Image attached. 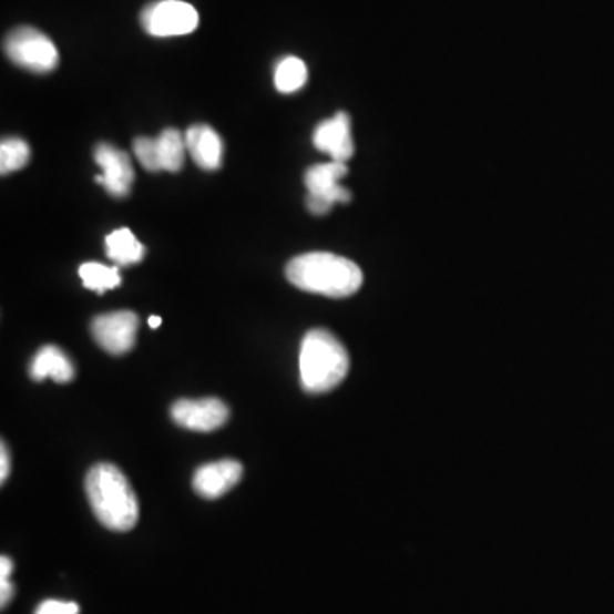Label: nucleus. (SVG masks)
<instances>
[{"label":"nucleus","mask_w":614,"mask_h":614,"mask_svg":"<svg viewBox=\"0 0 614 614\" xmlns=\"http://www.w3.org/2000/svg\"><path fill=\"white\" fill-rule=\"evenodd\" d=\"M85 493L98 521L112 531H130L139 521V502L115 464L100 463L85 478Z\"/></svg>","instance_id":"nucleus-2"},{"label":"nucleus","mask_w":614,"mask_h":614,"mask_svg":"<svg viewBox=\"0 0 614 614\" xmlns=\"http://www.w3.org/2000/svg\"><path fill=\"white\" fill-rule=\"evenodd\" d=\"M186 149L196 166L214 171L223 163V141L217 132L207 125H195L186 132Z\"/></svg>","instance_id":"nucleus-12"},{"label":"nucleus","mask_w":614,"mask_h":614,"mask_svg":"<svg viewBox=\"0 0 614 614\" xmlns=\"http://www.w3.org/2000/svg\"><path fill=\"white\" fill-rule=\"evenodd\" d=\"M104 243H106L108 258L115 262L120 267H129V265H135V263L144 259V245H142L141 241L134 236V233L126 229V227L108 234Z\"/></svg>","instance_id":"nucleus-14"},{"label":"nucleus","mask_w":614,"mask_h":614,"mask_svg":"<svg viewBox=\"0 0 614 614\" xmlns=\"http://www.w3.org/2000/svg\"><path fill=\"white\" fill-rule=\"evenodd\" d=\"M9 470H11V459H9L8 448L2 444V451H0V481L2 483L8 480Z\"/></svg>","instance_id":"nucleus-21"},{"label":"nucleus","mask_w":614,"mask_h":614,"mask_svg":"<svg viewBox=\"0 0 614 614\" xmlns=\"http://www.w3.org/2000/svg\"><path fill=\"white\" fill-rule=\"evenodd\" d=\"M94 161L103 170V174L98 176L96 182L113 196L129 195L135 178L129 154L113 145L101 144L94 151Z\"/></svg>","instance_id":"nucleus-9"},{"label":"nucleus","mask_w":614,"mask_h":614,"mask_svg":"<svg viewBox=\"0 0 614 614\" xmlns=\"http://www.w3.org/2000/svg\"><path fill=\"white\" fill-rule=\"evenodd\" d=\"M4 47L16 65L31 72H50L59 63V52L53 41L34 28H16L6 38Z\"/></svg>","instance_id":"nucleus-4"},{"label":"nucleus","mask_w":614,"mask_h":614,"mask_svg":"<svg viewBox=\"0 0 614 614\" xmlns=\"http://www.w3.org/2000/svg\"><path fill=\"white\" fill-rule=\"evenodd\" d=\"M149 326H151L152 330H156V328H160L161 326V318H157V316H151V318H149Z\"/></svg>","instance_id":"nucleus-24"},{"label":"nucleus","mask_w":614,"mask_h":614,"mask_svg":"<svg viewBox=\"0 0 614 614\" xmlns=\"http://www.w3.org/2000/svg\"><path fill=\"white\" fill-rule=\"evenodd\" d=\"M139 316L132 311L106 313L91 323V334L101 348L112 356H123L137 340Z\"/></svg>","instance_id":"nucleus-7"},{"label":"nucleus","mask_w":614,"mask_h":614,"mask_svg":"<svg viewBox=\"0 0 614 614\" xmlns=\"http://www.w3.org/2000/svg\"><path fill=\"white\" fill-rule=\"evenodd\" d=\"M30 161V147L21 139H6L0 145V173L9 174L21 170Z\"/></svg>","instance_id":"nucleus-18"},{"label":"nucleus","mask_w":614,"mask_h":614,"mask_svg":"<svg viewBox=\"0 0 614 614\" xmlns=\"http://www.w3.org/2000/svg\"><path fill=\"white\" fill-rule=\"evenodd\" d=\"M79 606L71 601L49 600L38 606L34 614H79Z\"/></svg>","instance_id":"nucleus-20"},{"label":"nucleus","mask_w":614,"mask_h":614,"mask_svg":"<svg viewBox=\"0 0 614 614\" xmlns=\"http://www.w3.org/2000/svg\"><path fill=\"white\" fill-rule=\"evenodd\" d=\"M74 376L75 370L71 359L52 345L41 348L31 362V378L34 381L52 378L57 382H71Z\"/></svg>","instance_id":"nucleus-13"},{"label":"nucleus","mask_w":614,"mask_h":614,"mask_svg":"<svg viewBox=\"0 0 614 614\" xmlns=\"http://www.w3.org/2000/svg\"><path fill=\"white\" fill-rule=\"evenodd\" d=\"M135 157L139 163L151 171V173H157L161 171L160 154H157L156 139L139 137L134 142Z\"/></svg>","instance_id":"nucleus-19"},{"label":"nucleus","mask_w":614,"mask_h":614,"mask_svg":"<svg viewBox=\"0 0 614 614\" xmlns=\"http://www.w3.org/2000/svg\"><path fill=\"white\" fill-rule=\"evenodd\" d=\"M306 81L307 68L303 60L297 57H287L278 63L277 71H275V88L280 93H296L306 84Z\"/></svg>","instance_id":"nucleus-17"},{"label":"nucleus","mask_w":614,"mask_h":614,"mask_svg":"<svg viewBox=\"0 0 614 614\" xmlns=\"http://www.w3.org/2000/svg\"><path fill=\"white\" fill-rule=\"evenodd\" d=\"M198 21L196 9L183 0H161L142 12V27L157 38L190 34L196 30Z\"/></svg>","instance_id":"nucleus-6"},{"label":"nucleus","mask_w":614,"mask_h":614,"mask_svg":"<svg viewBox=\"0 0 614 614\" xmlns=\"http://www.w3.org/2000/svg\"><path fill=\"white\" fill-rule=\"evenodd\" d=\"M157 154H160L161 171L182 170L185 163L186 139L178 130L167 129L156 139Z\"/></svg>","instance_id":"nucleus-15"},{"label":"nucleus","mask_w":614,"mask_h":614,"mask_svg":"<svg viewBox=\"0 0 614 614\" xmlns=\"http://www.w3.org/2000/svg\"><path fill=\"white\" fill-rule=\"evenodd\" d=\"M171 417L174 422L185 429L195 430V432H212L227 422L229 408L218 398L182 400L173 405Z\"/></svg>","instance_id":"nucleus-8"},{"label":"nucleus","mask_w":614,"mask_h":614,"mask_svg":"<svg viewBox=\"0 0 614 614\" xmlns=\"http://www.w3.org/2000/svg\"><path fill=\"white\" fill-rule=\"evenodd\" d=\"M12 592H14V587H12L11 582H9V579H0V594H2V607H6V604L11 601Z\"/></svg>","instance_id":"nucleus-22"},{"label":"nucleus","mask_w":614,"mask_h":614,"mask_svg":"<svg viewBox=\"0 0 614 614\" xmlns=\"http://www.w3.org/2000/svg\"><path fill=\"white\" fill-rule=\"evenodd\" d=\"M313 144L318 151L326 152L331 161L347 163L356 151L350 116L347 113H337L330 120L319 123L313 135Z\"/></svg>","instance_id":"nucleus-10"},{"label":"nucleus","mask_w":614,"mask_h":614,"mask_svg":"<svg viewBox=\"0 0 614 614\" xmlns=\"http://www.w3.org/2000/svg\"><path fill=\"white\" fill-rule=\"evenodd\" d=\"M348 173L347 163L316 164L306 173L307 208L316 215H325L335 204H347L352 198L350 192L340 185V180Z\"/></svg>","instance_id":"nucleus-5"},{"label":"nucleus","mask_w":614,"mask_h":614,"mask_svg":"<svg viewBox=\"0 0 614 614\" xmlns=\"http://www.w3.org/2000/svg\"><path fill=\"white\" fill-rule=\"evenodd\" d=\"M12 574V562L8 556H2L0 560V579H9Z\"/></svg>","instance_id":"nucleus-23"},{"label":"nucleus","mask_w":614,"mask_h":614,"mask_svg":"<svg viewBox=\"0 0 614 614\" xmlns=\"http://www.w3.org/2000/svg\"><path fill=\"white\" fill-rule=\"evenodd\" d=\"M300 381L313 395L337 388L350 369L347 348L340 340L323 328L309 331L300 345Z\"/></svg>","instance_id":"nucleus-3"},{"label":"nucleus","mask_w":614,"mask_h":614,"mask_svg":"<svg viewBox=\"0 0 614 614\" xmlns=\"http://www.w3.org/2000/svg\"><path fill=\"white\" fill-rule=\"evenodd\" d=\"M285 275L297 289L331 299L354 296L364 282L362 270L352 259L321 252L306 253L290 259Z\"/></svg>","instance_id":"nucleus-1"},{"label":"nucleus","mask_w":614,"mask_h":614,"mask_svg":"<svg viewBox=\"0 0 614 614\" xmlns=\"http://www.w3.org/2000/svg\"><path fill=\"white\" fill-rule=\"evenodd\" d=\"M241 477L243 464L233 459H224L198 468L193 478V489L204 499H218L233 490L239 483Z\"/></svg>","instance_id":"nucleus-11"},{"label":"nucleus","mask_w":614,"mask_h":614,"mask_svg":"<svg viewBox=\"0 0 614 614\" xmlns=\"http://www.w3.org/2000/svg\"><path fill=\"white\" fill-rule=\"evenodd\" d=\"M79 277L82 278L85 289L94 290L98 294L116 289L122 284L119 268L106 267V265H101V263H84L79 268Z\"/></svg>","instance_id":"nucleus-16"}]
</instances>
